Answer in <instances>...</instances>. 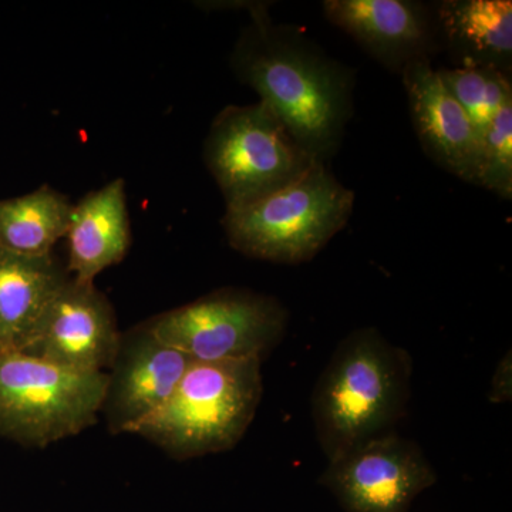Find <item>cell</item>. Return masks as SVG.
Instances as JSON below:
<instances>
[{"label":"cell","mask_w":512,"mask_h":512,"mask_svg":"<svg viewBox=\"0 0 512 512\" xmlns=\"http://www.w3.org/2000/svg\"><path fill=\"white\" fill-rule=\"evenodd\" d=\"M239 79L274 111L299 146L319 163L336 153L353 111V76L292 28L272 25L265 10L232 57Z\"/></svg>","instance_id":"6da1fadb"},{"label":"cell","mask_w":512,"mask_h":512,"mask_svg":"<svg viewBox=\"0 0 512 512\" xmlns=\"http://www.w3.org/2000/svg\"><path fill=\"white\" fill-rule=\"evenodd\" d=\"M413 359L376 328L340 340L312 393L316 439L328 461L396 433L412 393Z\"/></svg>","instance_id":"7a4b0ae2"},{"label":"cell","mask_w":512,"mask_h":512,"mask_svg":"<svg viewBox=\"0 0 512 512\" xmlns=\"http://www.w3.org/2000/svg\"><path fill=\"white\" fill-rule=\"evenodd\" d=\"M261 363L192 360L167 402L128 433L146 437L180 458L231 450L258 412L264 393Z\"/></svg>","instance_id":"3957f363"},{"label":"cell","mask_w":512,"mask_h":512,"mask_svg":"<svg viewBox=\"0 0 512 512\" xmlns=\"http://www.w3.org/2000/svg\"><path fill=\"white\" fill-rule=\"evenodd\" d=\"M355 194L326 164L265 197L227 208L224 225L232 248L276 264L311 261L348 225Z\"/></svg>","instance_id":"277c9868"},{"label":"cell","mask_w":512,"mask_h":512,"mask_svg":"<svg viewBox=\"0 0 512 512\" xmlns=\"http://www.w3.org/2000/svg\"><path fill=\"white\" fill-rule=\"evenodd\" d=\"M109 373H83L20 350L0 352V436L46 447L96 423Z\"/></svg>","instance_id":"5b68a950"},{"label":"cell","mask_w":512,"mask_h":512,"mask_svg":"<svg viewBox=\"0 0 512 512\" xmlns=\"http://www.w3.org/2000/svg\"><path fill=\"white\" fill-rule=\"evenodd\" d=\"M205 161L227 208L281 190L319 163L262 101L218 114L205 141Z\"/></svg>","instance_id":"8992f818"},{"label":"cell","mask_w":512,"mask_h":512,"mask_svg":"<svg viewBox=\"0 0 512 512\" xmlns=\"http://www.w3.org/2000/svg\"><path fill=\"white\" fill-rule=\"evenodd\" d=\"M288 319L272 296L224 289L164 313L150 329L195 362H262L284 338Z\"/></svg>","instance_id":"52a82bcc"},{"label":"cell","mask_w":512,"mask_h":512,"mask_svg":"<svg viewBox=\"0 0 512 512\" xmlns=\"http://www.w3.org/2000/svg\"><path fill=\"white\" fill-rule=\"evenodd\" d=\"M437 474L419 444L386 434L329 461L320 483L345 512H409L436 484Z\"/></svg>","instance_id":"ba28073f"},{"label":"cell","mask_w":512,"mask_h":512,"mask_svg":"<svg viewBox=\"0 0 512 512\" xmlns=\"http://www.w3.org/2000/svg\"><path fill=\"white\" fill-rule=\"evenodd\" d=\"M120 340L113 309L94 284L67 279L20 352L76 372L107 373Z\"/></svg>","instance_id":"9c48e42d"},{"label":"cell","mask_w":512,"mask_h":512,"mask_svg":"<svg viewBox=\"0 0 512 512\" xmlns=\"http://www.w3.org/2000/svg\"><path fill=\"white\" fill-rule=\"evenodd\" d=\"M192 360L165 345L150 326L121 336L119 352L111 366L106 414L114 433H128L167 402Z\"/></svg>","instance_id":"30bf717a"},{"label":"cell","mask_w":512,"mask_h":512,"mask_svg":"<svg viewBox=\"0 0 512 512\" xmlns=\"http://www.w3.org/2000/svg\"><path fill=\"white\" fill-rule=\"evenodd\" d=\"M323 12L383 66L403 72L437 49L436 16L409 0H328Z\"/></svg>","instance_id":"8fae6325"},{"label":"cell","mask_w":512,"mask_h":512,"mask_svg":"<svg viewBox=\"0 0 512 512\" xmlns=\"http://www.w3.org/2000/svg\"><path fill=\"white\" fill-rule=\"evenodd\" d=\"M402 74L414 130L424 151L448 173L476 184L481 138L466 110L430 60H416Z\"/></svg>","instance_id":"7c38bea8"},{"label":"cell","mask_w":512,"mask_h":512,"mask_svg":"<svg viewBox=\"0 0 512 512\" xmlns=\"http://www.w3.org/2000/svg\"><path fill=\"white\" fill-rule=\"evenodd\" d=\"M64 238L67 269L79 284H94L104 269L119 264L130 248L124 180L117 178L73 205Z\"/></svg>","instance_id":"4fadbf2b"},{"label":"cell","mask_w":512,"mask_h":512,"mask_svg":"<svg viewBox=\"0 0 512 512\" xmlns=\"http://www.w3.org/2000/svg\"><path fill=\"white\" fill-rule=\"evenodd\" d=\"M66 282L52 255L33 258L0 249V352L28 345Z\"/></svg>","instance_id":"5bb4252c"},{"label":"cell","mask_w":512,"mask_h":512,"mask_svg":"<svg viewBox=\"0 0 512 512\" xmlns=\"http://www.w3.org/2000/svg\"><path fill=\"white\" fill-rule=\"evenodd\" d=\"M434 16L437 33L461 66H494L511 73L510 0H446Z\"/></svg>","instance_id":"9a60e30c"},{"label":"cell","mask_w":512,"mask_h":512,"mask_svg":"<svg viewBox=\"0 0 512 512\" xmlns=\"http://www.w3.org/2000/svg\"><path fill=\"white\" fill-rule=\"evenodd\" d=\"M72 207L47 185L22 197L0 200V249L33 258L52 255L57 241L66 235Z\"/></svg>","instance_id":"2e32d148"},{"label":"cell","mask_w":512,"mask_h":512,"mask_svg":"<svg viewBox=\"0 0 512 512\" xmlns=\"http://www.w3.org/2000/svg\"><path fill=\"white\" fill-rule=\"evenodd\" d=\"M439 73L483 140L498 111L512 100L510 73L494 66H458Z\"/></svg>","instance_id":"e0dca14e"},{"label":"cell","mask_w":512,"mask_h":512,"mask_svg":"<svg viewBox=\"0 0 512 512\" xmlns=\"http://www.w3.org/2000/svg\"><path fill=\"white\" fill-rule=\"evenodd\" d=\"M477 185L504 200L512 197V100L507 101L481 140Z\"/></svg>","instance_id":"ac0fdd59"},{"label":"cell","mask_w":512,"mask_h":512,"mask_svg":"<svg viewBox=\"0 0 512 512\" xmlns=\"http://www.w3.org/2000/svg\"><path fill=\"white\" fill-rule=\"evenodd\" d=\"M490 399L494 403H505L511 400V352L501 360L495 369L491 382Z\"/></svg>","instance_id":"d6986e66"}]
</instances>
